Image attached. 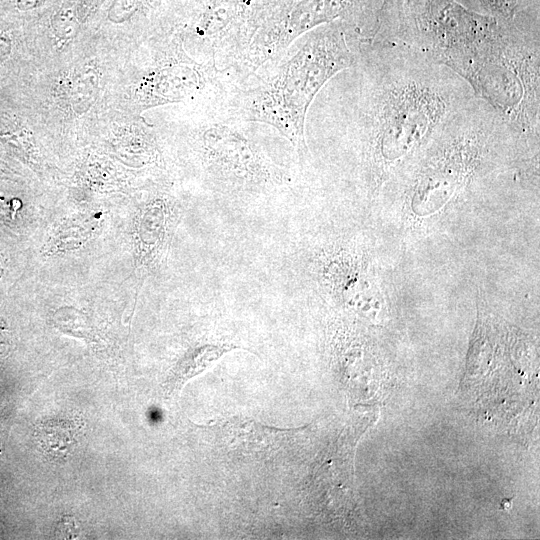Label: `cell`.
<instances>
[{
  "label": "cell",
  "instance_id": "cell-1",
  "mask_svg": "<svg viewBox=\"0 0 540 540\" xmlns=\"http://www.w3.org/2000/svg\"><path fill=\"white\" fill-rule=\"evenodd\" d=\"M321 90L316 126L343 141L373 190L425 148L475 97L446 66L403 47L362 41L356 63Z\"/></svg>",
  "mask_w": 540,
  "mask_h": 540
},
{
  "label": "cell",
  "instance_id": "cell-2",
  "mask_svg": "<svg viewBox=\"0 0 540 540\" xmlns=\"http://www.w3.org/2000/svg\"><path fill=\"white\" fill-rule=\"evenodd\" d=\"M362 39L344 22L321 25L294 41L273 63L212 95L221 113L267 125L291 146L299 162L310 156L306 118L323 87L357 61Z\"/></svg>",
  "mask_w": 540,
  "mask_h": 540
},
{
  "label": "cell",
  "instance_id": "cell-3",
  "mask_svg": "<svg viewBox=\"0 0 540 540\" xmlns=\"http://www.w3.org/2000/svg\"><path fill=\"white\" fill-rule=\"evenodd\" d=\"M464 79L475 97L490 104L528 140L539 144L538 24L529 25L518 19L499 21L495 34Z\"/></svg>",
  "mask_w": 540,
  "mask_h": 540
},
{
  "label": "cell",
  "instance_id": "cell-4",
  "mask_svg": "<svg viewBox=\"0 0 540 540\" xmlns=\"http://www.w3.org/2000/svg\"><path fill=\"white\" fill-rule=\"evenodd\" d=\"M498 24L455 0H407L372 41L409 49L464 79Z\"/></svg>",
  "mask_w": 540,
  "mask_h": 540
},
{
  "label": "cell",
  "instance_id": "cell-5",
  "mask_svg": "<svg viewBox=\"0 0 540 540\" xmlns=\"http://www.w3.org/2000/svg\"><path fill=\"white\" fill-rule=\"evenodd\" d=\"M378 0H261L225 83H238L276 61L299 37L321 25L344 22L362 39L377 27Z\"/></svg>",
  "mask_w": 540,
  "mask_h": 540
},
{
  "label": "cell",
  "instance_id": "cell-6",
  "mask_svg": "<svg viewBox=\"0 0 540 540\" xmlns=\"http://www.w3.org/2000/svg\"><path fill=\"white\" fill-rule=\"evenodd\" d=\"M254 122L229 117L212 105L191 135L205 180L226 194L264 195L289 186L292 173L267 150Z\"/></svg>",
  "mask_w": 540,
  "mask_h": 540
},
{
  "label": "cell",
  "instance_id": "cell-7",
  "mask_svg": "<svg viewBox=\"0 0 540 540\" xmlns=\"http://www.w3.org/2000/svg\"><path fill=\"white\" fill-rule=\"evenodd\" d=\"M261 0H195L186 27L199 62L225 77L235 63Z\"/></svg>",
  "mask_w": 540,
  "mask_h": 540
},
{
  "label": "cell",
  "instance_id": "cell-8",
  "mask_svg": "<svg viewBox=\"0 0 540 540\" xmlns=\"http://www.w3.org/2000/svg\"><path fill=\"white\" fill-rule=\"evenodd\" d=\"M318 283L337 303L359 307L366 296L365 264L357 250L337 246L323 250L316 258Z\"/></svg>",
  "mask_w": 540,
  "mask_h": 540
},
{
  "label": "cell",
  "instance_id": "cell-9",
  "mask_svg": "<svg viewBox=\"0 0 540 540\" xmlns=\"http://www.w3.org/2000/svg\"><path fill=\"white\" fill-rule=\"evenodd\" d=\"M175 210L166 196L149 199L139 210L134 227L137 264L151 268L158 264L166 250Z\"/></svg>",
  "mask_w": 540,
  "mask_h": 540
},
{
  "label": "cell",
  "instance_id": "cell-10",
  "mask_svg": "<svg viewBox=\"0 0 540 540\" xmlns=\"http://www.w3.org/2000/svg\"><path fill=\"white\" fill-rule=\"evenodd\" d=\"M235 349H246L225 339L203 340L191 345L176 362L169 377L172 389L180 388L184 382L212 366L226 353Z\"/></svg>",
  "mask_w": 540,
  "mask_h": 540
},
{
  "label": "cell",
  "instance_id": "cell-11",
  "mask_svg": "<svg viewBox=\"0 0 540 540\" xmlns=\"http://www.w3.org/2000/svg\"><path fill=\"white\" fill-rule=\"evenodd\" d=\"M100 87V70L94 60L80 64L68 84V100L77 115L87 113L96 102Z\"/></svg>",
  "mask_w": 540,
  "mask_h": 540
},
{
  "label": "cell",
  "instance_id": "cell-12",
  "mask_svg": "<svg viewBox=\"0 0 540 540\" xmlns=\"http://www.w3.org/2000/svg\"><path fill=\"white\" fill-rule=\"evenodd\" d=\"M95 222L92 218L75 217L61 224L51 239L56 251H66L84 244L92 235Z\"/></svg>",
  "mask_w": 540,
  "mask_h": 540
},
{
  "label": "cell",
  "instance_id": "cell-13",
  "mask_svg": "<svg viewBox=\"0 0 540 540\" xmlns=\"http://www.w3.org/2000/svg\"><path fill=\"white\" fill-rule=\"evenodd\" d=\"M81 24V16L76 2H66L59 7L50 20L53 35L61 42L75 38Z\"/></svg>",
  "mask_w": 540,
  "mask_h": 540
},
{
  "label": "cell",
  "instance_id": "cell-14",
  "mask_svg": "<svg viewBox=\"0 0 540 540\" xmlns=\"http://www.w3.org/2000/svg\"><path fill=\"white\" fill-rule=\"evenodd\" d=\"M40 442L49 452L60 445L62 450L67 451L68 447L75 440V427L68 422H49L42 425L39 431Z\"/></svg>",
  "mask_w": 540,
  "mask_h": 540
},
{
  "label": "cell",
  "instance_id": "cell-15",
  "mask_svg": "<svg viewBox=\"0 0 540 540\" xmlns=\"http://www.w3.org/2000/svg\"><path fill=\"white\" fill-rule=\"evenodd\" d=\"M161 0H112L107 18L114 24L129 21L145 9L157 6Z\"/></svg>",
  "mask_w": 540,
  "mask_h": 540
},
{
  "label": "cell",
  "instance_id": "cell-16",
  "mask_svg": "<svg viewBox=\"0 0 540 540\" xmlns=\"http://www.w3.org/2000/svg\"><path fill=\"white\" fill-rule=\"evenodd\" d=\"M489 16L501 22L517 19L523 0H477Z\"/></svg>",
  "mask_w": 540,
  "mask_h": 540
},
{
  "label": "cell",
  "instance_id": "cell-17",
  "mask_svg": "<svg viewBox=\"0 0 540 540\" xmlns=\"http://www.w3.org/2000/svg\"><path fill=\"white\" fill-rule=\"evenodd\" d=\"M57 531L62 538H75L77 535L75 520L70 517L63 518L61 522H59Z\"/></svg>",
  "mask_w": 540,
  "mask_h": 540
},
{
  "label": "cell",
  "instance_id": "cell-18",
  "mask_svg": "<svg viewBox=\"0 0 540 540\" xmlns=\"http://www.w3.org/2000/svg\"><path fill=\"white\" fill-rule=\"evenodd\" d=\"M11 346L10 331L6 323L0 318V358L5 357Z\"/></svg>",
  "mask_w": 540,
  "mask_h": 540
},
{
  "label": "cell",
  "instance_id": "cell-19",
  "mask_svg": "<svg viewBox=\"0 0 540 540\" xmlns=\"http://www.w3.org/2000/svg\"><path fill=\"white\" fill-rule=\"evenodd\" d=\"M407 0H383L380 15L392 16L396 14Z\"/></svg>",
  "mask_w": 540,
  "mask_h": 540
},
{
  "label": "cell",
  "instance_id": "cell-20",
  "mask_svg": "<svg viewBox=\"0 0 540 540\" xmlns=\"http://www.w3.org/2000/svg\"><path fill=\"white\" fill-rule=\"evenodd\" d=\"M48 0H12L14 8L18 11H32L39 8Z\"/></svg>",
  "mask_w": 540,
  "mask_h": 540
}]
</instances>
